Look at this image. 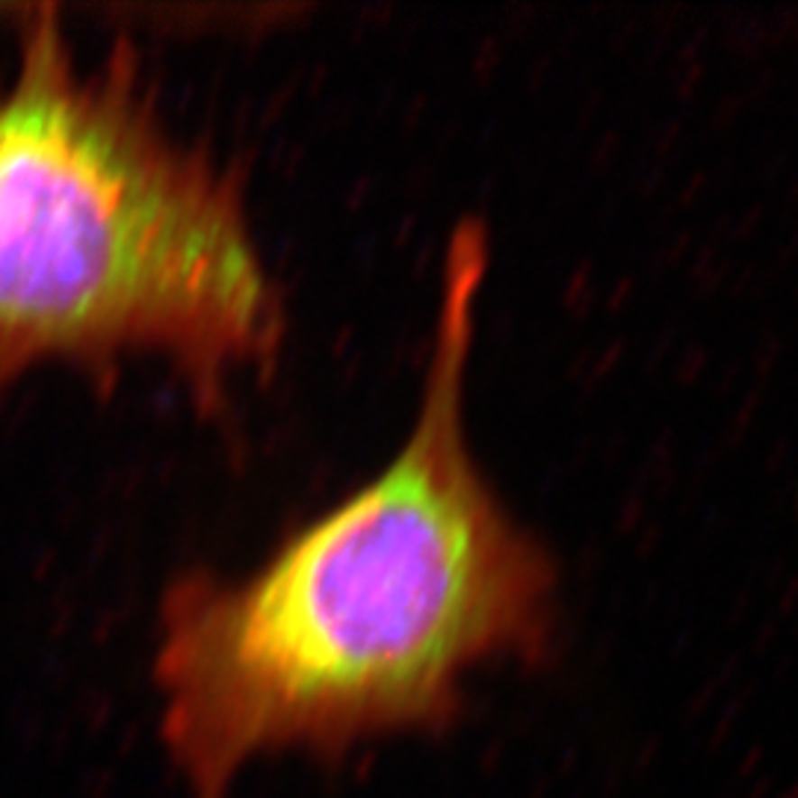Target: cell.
Masks as SVG:
<instances>
[{
    "label": "cell",
    "instance_id": "1",
    "mask_svg": "<svg viewBox=\"0 0 798 798\" xmlns=\"http://www.w3.org/2000/svg\"><path fill=\"white\" fill-rule=\"evenodd\" d=\"M488 231L444 252L420 406L397 455L246 577L187 573L160 601V739L187 798H231L258 757H340L444 730L476 668L538 659L556 573L473 459L464 390Z\"/></svg>",
    "mask_w": 798,
    "mask_h": 798
},
{
    "label": "cell",
    "instance_id": "2",
    "mask_svg": "<svg viewBox=\"0 0 798 798\" xmlns=\"http://www.w3.org/2000/svg\"><path fill=\"white\" fill-rule=\"evenodd\" d=\"M15 30L0 83V402L36 367L151 355L219 411L284 346L240 178L169 131L131 57L83 66L57 6H18Z\"/></svg>",
    "mask_w": 798,
    "mask_h": 798
},
{
    "label": "cell",
    "instance_id": "3",
    "mask_svg": "<svg viewBox=\"0 0 798 798\" xmlns=\"http://www.w3.org/2000/svg\"><path fill=\"white\" fill-rule=\"evenodd\" d=\"M0 13H4V6H0Z\"/></svg>",
    "mask_w": 798,
    "mask_h": 798
}]
</instances>
